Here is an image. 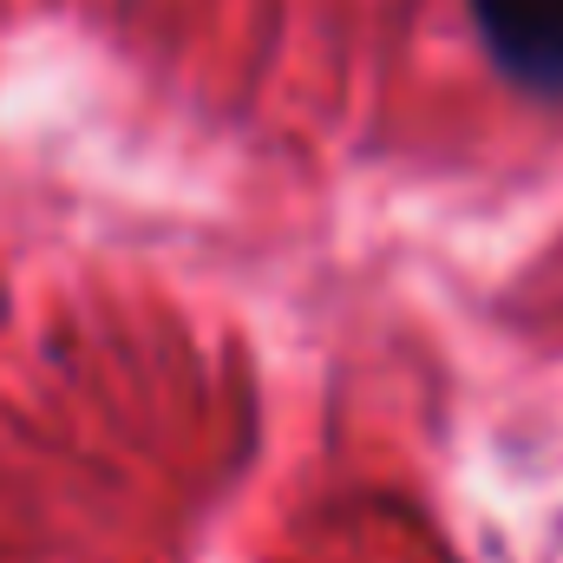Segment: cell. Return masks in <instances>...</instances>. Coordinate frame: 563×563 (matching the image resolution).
I'll return each mask as SVG.
<instances>
[{
	"instance_id": "cell-1",
	"label": "cell",
	"mask_w": 563,
	"mask_h": 563,
	"mask_svg": "<svg viewBox=\"0 0 563 563\" xmlns=\"http://www.w3.org/2000/svg\"><path fill=\"white\" fill-rule=\"evenodd\" d=\"M478 46L492 53V66L538 92L563 99V0H465Z\"/></svg>"
}]
</instances>
